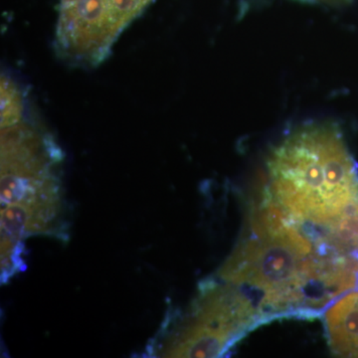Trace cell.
Returning a JSON list of instances; mask_svg holds the SVG:
<instances>
[{"mask_svg":"<svg viewBox=\"0 0 358 358\" xmlns=\"http://www.w3.org/2000/svg\"><path fill=\"white\" fill-rule=\"evenodd\" d=\"M265 164L263 195L292 220L327 226L358 201L357 164L333 122L294 129Z\"/></svg>","mask_w":358,"mask_h":358,"instance_id":"obj_1","label":"cell"},{"mask_svg":"<svg viewBox=\"0 0 358 358\" xmlns=\"http://www.w3.org/2000/svg\"><path fill=\"white\" fill-rule=\"evenodd\" d=\"M121 33L112 0H60L56 47L73 64L102 62Z\"/></svg>","mask_w":358,"mask_h":358,"instance_id":"obj_2","label":"cell"},{"mask_svg":"<svg viewBox=\"0 0 358 358\" xmlns=\"http://www.w3.org/2000/svg\"><path fill=\"white\" fill-rule=\"evenodd\" d=\"M324 324L334 353L358 357V291L331 303L324 313Z\"/></svg>","mask_w":358,"mask_h":358,"instance_id":"obj_3","label":"cell"},{"mask_svg":"<svg viewBox=\"0 0 358 358\" xmlns=\"http://www.w3.org/2000/svg\"><path fill=\"white\" fill-rule=\"evenodd\" d=\"M24 96L15 82L1 78V129L17 124L24 115Z\"/></svg>","mask_w":358,"mask_h":358,"instance_id":"obj_4","label":"cell"},{"mask_svg":"<svg viewBox=\"0 0 358 358\" xmlns=\"http://www.w3.org/2000/svg\"><path fill=\"white\" fill-rule=\"evenodd\" d=\"M24 244L22 240H14L1 234V282L7 284L14 275L23 272L26 264L22 258Z\"/></svg>","mask_w":358,"mask_h":358,"instance_id":"obj_5","label":"cell"},{"mask_svg":"<svg viewBox=\"0 0 358 358\" xmlns=\"http://www.w3.org/2000/svg\"><path fill=\"white\" fill-rule=\"evenodd\" d=\"M305 3L313 4V6L326 7H343L352 3L355 0H298Z\"/></svg>","mask_w":358,"mask_h":358,"instance_id":"obj_6","label":"cell"}]
</instances>
